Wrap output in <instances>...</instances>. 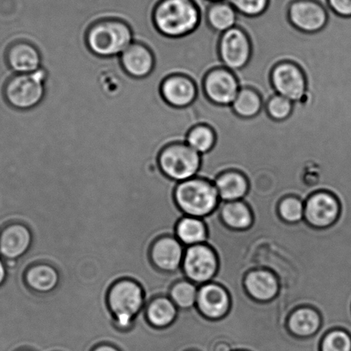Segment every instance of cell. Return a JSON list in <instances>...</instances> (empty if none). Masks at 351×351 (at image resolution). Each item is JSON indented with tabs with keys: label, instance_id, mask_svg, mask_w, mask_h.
<instances>
[{
	"label": "cell",
	"instance_id": "5bb4252c",
	"mask_svg": "<svg viewBox=\"0 0 351 351\" xmlns=\"http://www.w3.org/2000/svg\"><path fill=\"white\" fill-rule=\"evenodd\" d=\"M339 201L327 192L313 194L304 204V219L313 227L330 226L339 218Z\"/></svg>",
	"mask_w": 351,
	"mask_h": 351
},
{
	"label": "cell",
	"instance_id": "d4e9b609",
	"mask_svg": "<svg viewBox=\"0 0 351 351\" xmlns=\"http://www.w3.org/2000/svg\"><path fill=\"white\" fill-rule=\"evenodd\" d=\"M176 238L186 247L204 244L207 239L206 224L201 218L186 216L177 224Z\"/></svg>",
	"mask_w": 351,
	"mask_h": 351
},
{
	"label": "cell",
	"instance_id": "ac0fdd59",
	"mask_svg": "<svg viewBox=\"0 0 351 351\" xmlns=\"http://www.w3.org/2000/svg\"><path fill=\"white\" fill-rule=\"evenodd\" d=\"M176 237L160 238L153 244L151 257L156 267L163 271H175L182 267L184 254L186 250Z\"/></svg>",
	"mask_w": 351,
	"mask_h": 351
},
{
	"label": "cell",
	"instance_id": "7c38bea8",
	"mask_svg": "<svg viewBox=\"0 0 351 351\" xmlns=\"http://www.w3.org/2000/svg\"><path fill=\"white\" fill-rule=\"evenodd\" d=\"M289 21L296 29L305 33H315L326 26V10L313 0H296L289 9Z\"/></svg>",
	"mask_w": 351,
	"mask_h": 351
},
{
	"label": "cell",
	"instance_id": "e575fe53",
	"mask_svg": "<svg viewBox=\"0 0 351 351\" xmlns=\"http://www.w3.org/2000/svg\"><path fill=\"white\" fill-rule=\"evenodd\" d=\"M8 267L3 258L0 256V288L5 284L6 279H8Z\"/></svg>",
	"mask_w": 351,
	"mask_h": 351
},
{
	"label": "cell",
	"instance_id": "d6986e66",
	"mask_svg": "<svg viewBox=\"0 0 351 351\" xmlns=\"http://www.w3.org/2000/svg\"><path fill=\"white\" fill-rule=\"evenodd\" d=\"M245 287L251 298L256 301L269 302L277 295L279 285L274 274L267 270H257L247 275Z\"/></svg>",
	"mask_w": 351,
	"mask_h": 351
},
{
	"label": "cell",
	"instance_id": "9a60e30c",
	"mask_svg": "<svg viewBox=\"0 0 351 351\" xmlns=\"http://www.w3.org/2000/svg\"><path fill=\"white\" fill-rule=\"evenodd\" d=\"M5 61L16 74L35 73L43 66V56L38 47L25 40H16L5 51Z\"/></svg>",
	"mask_w": 351,
	"mask_h": 351
},
{
	"label": "cell",
	"instance_id": "74e56055",
	"mask_svg": "<svg viewBox=\"0 0 351 351\" xmlns=\"http://www.w3.org/2000/svg\"><path fill=\"white\" fill-rule=\"evenodd\" d=\"M209 1L216 3V2L225 1V0H209Z\"/></svg>",
	"mask_w": 351,
	"mask_h": 351
},
{
	"label": "cell",
	"instance_id": "44dd1931",
	"mask_svg": "<svg viewBox=\"0 0 351 351\" xmlns=\"http://www.w3.org/2000/svg\"><path fill=\"white\" fill-rule=\"evenodd\" d=\"M322 326V317L315 308L303 306L295 310L289 318L288 327L293 335L309 337L318 332Z\"/></svg>",
	"mask_w": 351,
	"mask_h": 351
},
{
	"label": "cell",
	"instance_id": "52a82bcc",
	"mask_svg": "<svg viewBox=\"0 0 351 351\" xmlns=\"http://www.w3.org/2000/svg\"><path fill=\"white\" fill-rule=\"evenodd\" d=\"M217 257L213 248L206 244L186 247L182 269L186 278L196 285L210 282L217 271Z\"/></svg>",
	"mask_w": 351,
	"mask_h": 351
},
{
	"label": "cell",
	"instance_id": "484cf974",
	"mask_svg": "<svg viewBox=\"0 0 351 351\" xmlns=\"http://www.w3.org/2000/svg\"><path fill=\"white\" fill-rule=\"evenodd\" d=\"M207 21L215 32L223 34L237 26V12L226 1L213 3L207 12Z\"/></svg>",
	"mask_w": 351,
	"mask_h": 351
},
{
	"label": "cell",
	"instance_id": "f35d334b",
	"mask_svg": "<svg viewBox=\"0 0 351 351\" xmlns=\"http://www.w3.org/2000/svg\"><path fill=\"white\" fill-rule=\"evenodd\" d=\"M19 351H33V350H19Z\"/></svg>",
	"mask_w": 351,
	"mask_h": 351
},
{
	"label": "cell",
	"instance_id": "8d00e7d4",
	"mask_svg": "<svg viewBox=\"0 0 351 351\" xmlns=\"http://www.w3.org/2000/svg\"><path fill=\"white\" fill-rule=\"evenodd\" d=\"M215 351H232L231 348L228 344L225 343H221L217 344L216 348H215Z\"/></svg>",
	"mask_w": 351,
	"mask_h": 351
},
{
	"label": "cell",
	"instance_id": "83f0119b",
	"mask_svg": "<svg viewBox=\"0 0 351 351\" xmlns=\"http://www.w3.org/2000/svg\"><path fill=\"white\" fill-rule=\"evenodd\" d=\"M186 143L194 151L204 155L213 149L216 144V134L207 125H197L187 134Z\"/></svg>",
	"mask_w": 351,
	"mask_h": 351
},
{
	"label": "cell",
	"instance_id": "603a6c76",
	"mask_svg": "<svg viewBox=\"0 0 351 351\" xmlns=\"http://www.w3.org/2000/svg\"><path fill=\"white\" fill-rule=\"evenodd\" d=\"M59 281L60 275L56 269L49 264L33 265L26 271V284L36 292H51L57 287Z\"/></svg>",
	"mask_w": 351,
	"mask_h": 351
},
{
	"label": "cell",
	"instance_id": "4fadbf2b",
	"mask_svg": "<svg viewBox=\"0 0 351 351\" xmlns=\"http://www.w3.org/2000/svg\"><path fill=\"white\" fill-rule=\"evenodd\" d=\"M124 73L134 80H145L156 68V56L151 47L144 43L134 42L120 56Z\"/></svg>",
	"mask_w": 351,
	"mask_h": 351
},
{
	"label": "cell",
	"instance_id": "1f68e13d",
	"mask_svg": "<svg viewBox=\"0 0 351 351\" xmlns=\"http://www.w3.org/2000/svg\"><path fill=\"white\" fill-rule=\"evenodd\" d=\"M293 104H294L288 98L275 94L267 102V111L274 120L285 121L291 114Z\"/></svg>",
	"mask_w": 351,
	"mask_h": 351
},
{
	"label": "cell",
	"instance_id": "d590c367",
	"mask_svg": "<svg viewBox=\"0 0 351 351\" xmlns=\"http://www.w3.org/2000/svg\"><path fill=\"white\" fill-rule=\"evenodd\" d=\"M92 351H121L117 348L111 346V344L102 343L100 346H97Z\"/></svg>",
	"mask_w": 351,
	"mask_h": 351
},
{
	"label": "cell",
	"instance_id": "4316f807",
	"mask_svg": "<svg viewBox=\"0 0 351 351\" xmlns=\"http://www.w3.org/2000/svg\"><path fill=\"white\" fill-rule=\"evenodd\" d=\"M263 100L256 90L250 88H241L231 107L238 116L251 119L260 114Z\"/></svg>",
	"mask_w": 351,
	"mask_h": 351
},
{
	"label": "cell",
	"instance_id": "d6a6232c",
	"mask_svg": "<svg viewBox=\"0 0 351 351\" xmlns=\"http://www.w3.org/2000/svg\"><path fill=\"white\" fill-rule=\"evenodd\" d=\"M238 13L244 16H257L267 9L269 0H225Z\"/></svg>",
	"mask_w": 351,
	"mask_h": 351
},
{
	"label": "cell",
	"instance_id": "836d02e7",
	"mask_svg": "<svg viewBox=\"0 0 351 351\" xmlns=\"http://www.w3.org/2000/svg\"><path fill=\"white\" fill-rule=\"evenodd\" d=\"M330 8L336 14L344 18L351 16V0H327Z\"/></svg>",
	"mask_w": 351,
	"mask_h": 351
},
{
	"label": "cell",
	"instance_id": "5b68a950",
	"mask_svg": "<svg viewBox=\"0 0 351 351\" xmlns=\"http://www.w3.org/2000/svg\"><path fill=\"white\" fill-rule=\"evenodd\" d=\"M156 159L163 175L178 182L196 177L201 166L199 153L183 142H173L163 146Z\"/></svg>",
	"mask_w": 351,
	"mask_h": 351
},
{
	"label": "cell",
	"instance_id": "8992f818",
	"mask_svg": "<svg viewBox=\"0 0 351 351\" xmlns=\"http://www.w3.org/2000/svg\"><path fill=\"white\" fill-rule=\"evenodd\" d=\"M144 291L135 281L124 279L115 282L108 293V303L115 325L122 330H128L132 320L145 306Z\"/></svg>",
	"mask_w": 351,
	"mask_h": 351
},
{
	"label": "cell",
	"instance_id": "8fae6325",
	"mask_svg": "<svg viewBox=\"0 0 351 351\" xmlns=\"http://www.w3.org/2000/svg\"><path fill=\"white\" fill-rule=\"evenodd\" d=\"M159 90L162 100L175 108H189L197 95L195 82L182 73H171L163 78Z\"/></svg>",
	"mask_w": 351,
	"mask_h": 351
},
{
	"label": "cell",
	"instance_id": "6da1fadb",
	"mask_svg": "<svg viewBox=\"0 0 351 351\" xmlns=\"http://www.w3.org/2000/svg\"><path fill=\"white\" fill-rule=\"evenodd\" d=\"M201 21L193 0H160L152 13L156 32L168 38H182L193 33Z\"/></svg>",
	"mask_w": 351,
	"mask_h": 351
},
{
	"label": "cell",
	"instance_id": "277c9868",
	"mask_svg": "<svg viewBox=\"0 0 351 351\" xmlns=\"http://www.w3.org/2000/svg\"><path fill=\"white\" fill-rule=\"evenodd\" d=\"M175 196L177 204L186 216L197 218L213 213L220 200L214 184L197 177L179 182Z\"/></svg>",
	"mask_w": 351,
	"mask_h": 351
},
{
	"label": "cell",
	"instance_id": "2e32d148",
	"mask_svg": "<svg viewBox=\"0 0 351 351\" xmlns=\"http://www.w3.org/2000/svg\"><path fill=\"white\" fill-rule=\"evenodd\" d=\"M32 234L25 224L12 223L0 230V256L5 261L19 260L29 251Z\"/></svg>",
	"mask_w": 351,
	"mask_h": 351
},
{
	"label": "cell",
	"instance_id": "9c48e42d",
	"mask_svg": "<svg viewBox=\"0 0 351 351\" xmlns=\"http://www.w3.org/2000/svg\"><path fill=\"white\" fill-rule=\"evenodd\" d=\"M271 83L276 93L288 98L293 104L306 97L305 75L298 64L289 61L278 63L271 71Z\"/></svg>",
	"mask_w": 351,
	"mask_h": 351
},
{
	"label": "cell",
	"instance_id": "cb8c5ba5",
	"mask_svg": "<svg viewBox=\"0 0 351 351\" xmlns=\"http://www.w3.org/2000/svg\"><path fill=\"white\" fill-rule=\"evenodd\" d=\"M178 308L169 298L160 296L147 305L146 316L153 326L163 328L175 322Z\"/></svg>",
	"mask_w": 351,
	"mask_h": 351
},
{
	"label": "cell",
	"instance_id": "4dcf8cb0",
	"mask_svg": "<svg viewBox=\"0 0 351 351\" xmlns=\"http://www.w3.org/2000/svg\"><path fill=\"white\" fill-rule=\"evenodd\" d=\"M322 351H351V336L342 329L330 330L320 346Z\"/></svg>",
	"mask_w": 351,
	"mask_h": 351
},
{
	"label": "cell",
	"instance_id": "30bf717a",
	"mask_svg": "<svg viewBox=\"0 0 351 351\" xmlns=\"http://www.w3.org/2000/svg\"><path fill=\"white\" fill-rule=\"evenodd\" d=\"M203 86L207 98L221 106L232 105L241 90L236 75L225 67L216 68L208 73Z\"/></svg>",
	"mask_w": 351,
	"mask_h": 351
},
{
	"label": "cell",
	"instance_id": "3957f363",
	"mask_svg": "<svg viewBox=\"0 0 351 351\" xmlns=\"http://www.w3.org/2000/svg\"><path fill=\"white\" fill-rule=\"evenodd\" d=\"M47 71L40 68L29 74H14L5 81L3 97L10 108L27 112L38 107L47 94Z\"/></svg>",
	"mask_w": 351,
	"mask_h": 351
},
{
	"label": "cell",
	"instance_id": "f1b7e54d",
	"mask_svg": "<svg viewBox=\"0 0 351 351\" xmlns=\"http://www.w3.org/2000/svg\"><path fill=\"white\" fill-rule=\"evenodd\" d=\"M199 285L194 284L189 279L176 282L170 291L169 298L177 308L189 309L196 305Z\"/></svg>",
	"mask_w": 351,
	"mask_h": 351
},
{
	"label": "cell",
	"instance_id": "7a4b0ae2",
	"mask_svg": "<svg viewBox=\"0 0 351 351\" xmlns=\"http://www.w3.org/2000/svg\"><path fill=\"white\" fill-rule=\"evenodd\" d=\"M134 34L127 22L105 19L88 27L85 35L87 49L101 59L121 56L134 43Z\"/></svg>",
	"mask_w": 351,
	"mask_h": 351
},
{
	"label": "cell",
	"instance_id": "7402d4cb",
	"mask_svg": "<svg viewBox=\"0 0 351 351\" xmlns=\"http://www.w3.org/2000/svg\"><path fill=\"white\" fill-rule=\"evenodd\" d=\"M221 220L232 230H247L253 223V214L243 200H219Z\"/></svg>",
	"mask_w": 351,
	"mask_h": 351
},
{
	"label": "cell",
	"instance_id": "ffe728a7",
	"mask_svg": "<svg viewBox=\"0 0 351 351\" xmlns=\"http://www.w3.org/2000/svg\"><path fill=\"white\" fill-rule=\"evenodd\" d=\"M219 199L223 201L243 200L248 192V182L243 173L228 171L221 173L214 182Z\"/></svg>",
	"mask_w": 351,
	"mask_h": 351
},
{
	"label": "cell",
	"instance_id": "ba28073f",
	"mask_svg": "<svg viewBox=\"0 0 351 351\" xmlns=\"http://www.w3.org/2000/svg\"><path fill=\"white\" fill-rule=\"evenodd\" d=\"M218 51L225 68L232 71H239L250 62L251 42L247 34L236 26L221 34Z\"/></svg>",
	"mask_w": 351,
	"mask_h": 351
},
{
	"label": "cell",
	"instance_id": "e0dca14e",
	"mask_svg": "<svg viewBox=\"0 0 351 351\" xmlns=\"http://www.w3.org/2000/svg\"><path fill=\"white\" fill-rule=\"evenodd\" d=\"M196 306L204 316L211 319L223 318L230 309V300L226 289L214 282L201 285Z\"/></svg>",
	"mask_w": 351,
	"mask_h": 351
},
{
	"label": "cell",
	"instance_id": "f546056e",
	"mask_svg": "<svg viewBox=\"0 0 351 351\" xmlns=\"http://www.w3.org/2000/svg\"><path fill=\"white\" fill-rule=\"evenodd\" d=\"M279 215L287 223H298L304 219V203L295 197H286L279 204Z\"/></svg>",
	"mask_w": 351,
	"mask_h": 351
}]
</instances>
